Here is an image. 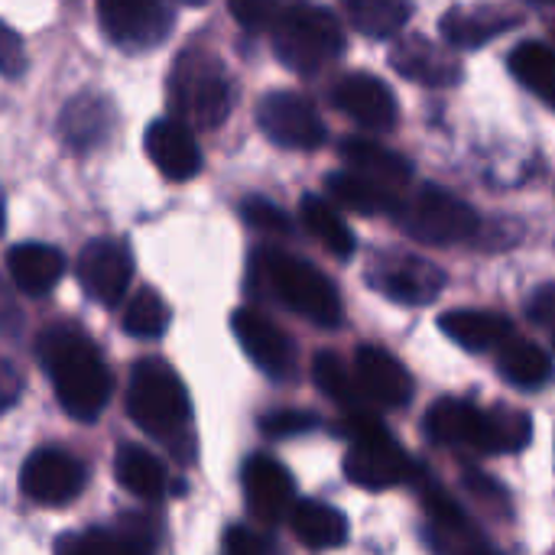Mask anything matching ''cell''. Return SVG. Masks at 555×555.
<instances>
[{
	"label": "cell",
	"instance_id": "obj_35",
	"mask_svg": "<svg viewBox=\"0 0 555 555\" xmlns=\"http://www.w3.org/2000/svg\"><path fill=\"white\" fill-rule=\"evenodd\" d=\"M289 3L293 0H228V10L247 33H267L276 26Z\"/></svg>",
	"mask_w": 555,
	"mask_h": 555
},
{
	"label": "cell",
	"instance_id": "obj_30",
	"mask_svg": "<svg viewBox=\"0 0 555 555\" xmlns=\"http://www.w3.org/2000/svg\"><path fill=\"white\" fill-rule=\"evenodd\" d=\"M351 26L371 39L400 36L413 16V0H341Z\"/></svg>",
	"mask_w": 555,
	"mask_h": 555
},
{
	"label": "cell",
	"instance_id": "obj_46",
	"mask_svg": "<svg viewBox=\"0 0 555 555\" xmlns=\"http://www.w3.org/2000/svg\"><path fill=\"white\" fill-rule=\"evenodd\" d=\"M540 3H555V0H540Z\"/></svg>",
	"mask_w": 555,
	"mask_h": 555
},
{
	"label": "cell",
	"instance_id": "obj_19",
	"mask_svg": "<svg viewBox=\"0 0 555 555\" xmlns=\"http://www.w3.org/2000/svg\"><path fill=\"white\" fill-rule=\"evenodd\" d=\"M146 156L172 182H189L202 172L198 140L179 117H163L146 127Z\"/></svg>",
	"mask_w": 555,
	"mask_h": 555
},
{
	"label": "cell",
	"instance_id": "obj_40",
	"mask_svg": "<svg viewBox=\"0 0 555 555\" xmlns=\"http://www.w3.org/2000/svg\"><path fill=\"white\" fill-rule=\"evenodd\" d=\"M221 550L228 555H267L273 553V540L247 527H231L221 540Z\"/></svg>",
	"mask_w": 555,
	"mask_h": 555
},
{
	"label": "cell",
	"instance_id": "obj_25",
	"mask_svg": "<svg viewBox=\"0 0 555 555\" xmlns=\"http://www.w3.org/2000/svg\"><path fill=\"white\" fill-rule=\"evenodd\" d=\"M328 192L338 205L358 211V215H397L400 202H403V192L387 185V182H377L364 172H335L328 176Z\"/></svg>",
	"mask_w": 555,
	"mask_h": 555
},
{
	"label": "cell",
	"instance_id": "obj_21",
	"mask_svg": "<svg viewBox=\"0 0 555 555\" xmlns=\"http://www.w3.org/2000/svg\"><path fill=\"white\" fill-rule=\"evenodd\" d=\"M111 130H114V104L94 91L75 94L59 117V137L72 153H91L104 146Z\"/></svg>",
	"mask_w": 555,
	"mask_h": 555
},
{
	"label": "cell",
	"instance_id": "obj_14",
	"mask_svg": "<svg viewBox=\"0 0 555 555\" xmlns=\"http://www.w3.org/2000/svg\"><path fill=\"white\" fill-rule=\"evenodd\" d=\"M231 332L244 354L273 380H286L296 371V345L293 338L263 312L257 309H237L231 315Z\"/></svg>",
	"mask_w": 555,
	"mask_h": 555
},
{
	"label": "cell",
	"instance_id": "obj_23",
	"mask_svg": "<svg viewBox=\"0 0 555 555\" xmlns=\"http://www.w3.org/2000/svg\"><path fill=\"white\" fill-rule=\"evenodd\" d=\"M439 328L465 351H491L514 335V322L491 309H452L439 319Z\"/></svg>",
	"mask_w": 555,
	"mask_h": 555
},
{
	"label": "cell",
	"instance_id": "obj_12",
	"mask_svg": "<svg viewBox=\"0 0 555 555\" xmlns=\"http://www.w3.org/2000/svg\"><path fill=\"white\" fill-rule=\"evenodd\" d=\"M75 273L98 306H117L133 283V254L117 237H94L78 254Z\"/></svg>",
	"mask_w": 555,
	"mask_h": 555
},
{
	"label": "cell",
	"instance_id": "obj_1",
	"mask_svg": "<svg viewBox=\"0 0 555 555\" xmlns=\"http://www.w3.org/2000/svg\"><path fill=\"white\" fill-rule=\"evenodd\" d=\"M39 364L46 367L55 400L78 423H94L114 393V377L94 341L75 325H49L36 338Z\"/></svg>",
	"mask_w": 555,
	"mask_h": 555
},
{
	"label": "cell",
	"instance_id": "obj_44",
	"mask_svg": "<svg viewBox=\"0 0 555 555\" xmlns=\"http://www.w3.org/2000/svg\"><path fill=\"white\" fill-rule=\"evenodd\" d=\"M7 228V202H3V189H0V234Z\"/></svg>",
	"mask_w": 555,
	"mask_h": 555
},
{
	"label": "cell",
	"instance_id": "obj_28",
	"mask_svg": "<svg viewBox=\"0 0 555 555\" xmlns=\"http://www.w3.org/2000/svg\"><path fill=\"white\" fill-rule=\"evenodd\" d=\"M498 367L520 390H540V387H546L553 380V361H550V354L540 345H533V341H527L520 335H511L501 345Z\"/></svg>",
	"mask_w": 555,
	"mask_h": 555
},
{
	"label": "cell",
	"instance_id": "obj_18",
	"mask_svg": "<svg viewBox=\"0 0 555 555\" xmlns=\"http://www.w3.org/2000/svg\"><path fill=\"white\" fill-rule=\"evenodd\" d=\"M524 26V13L511 10L504 3H472V7H452L439 20V33L455 49H478L494 42L498 36Z\"/></svg>",
	"mask_w": 555,
	"mask_h": 555
},
{
	"label": "cell",
	"instance_id": "obj_3",
	"mask_svg": "<svg viewBox=\"0 0 555 555\" xmlns=\"http://www.w3.org/2000/svg\"><path fill=\"white\" fill-rule=\"evenodd\" d=\"M338 436L351 442V452L345 455V475L351 485L364 491L413 485L420 465L406 455V449L390 436V429L371 410L348 413L338 423Z\"/></svg>",
	"mask_w": 555,
	"mask_h": 555
},
{
	"label": "cell",
	"instance_id": "obj_33",
	"mask_svg": "<svg viewBox=\"0 0 555 555\" xmlns=\"http://www.w3.org/2000/svg\"><path fill=\"white\" fill-rule=\"evenodd\" d=\"M169 328V306L163 302V296L156 289H140L124 312V332L143 341H156L163 338Z\"/></svg>",
	"mask_w": 555,
	"mask_h": 555
},
{
	"label": "cell",
	"instance_id": "obj_15",
	"mask_svg": "<svg viewBox=\"0 0 555 555\" xmlns=\"http://www.w3.org/2000/svg\"><path fill=\"white\" fill-rule=\"evenodd\" d=\"M241 478H244L247 507H250L257 524L276 527L280 520L289 517V511L296 504V485H293V475L276 459L250 455Z\"/></svg>",
	"mask_w": 555,
	"mask_h": 555
},
{
	"label": "cell",
	"instance_id": "obj_6",
	"mask_svg": "<svg viewBox=\"0 0 555 555\" xmlns=\"http://www.w3.org/2000/svg\"><path fill=\"white\" fill-rule=\"evenodd\" d=\"M127 416L133 420V426H140L143 433L163 442H176V436L189 429L192 423L189 390L166 361L143 358L133 364L127 384Z\"/></svg>",
	"mask_w": 555,
	"mask_h": 555
},
{
	"label": "cell",
	"instance_id": "obj_39",
	"mask_svg": "<svg viewBox=\"0 0 555 555\" xmlns=\"http://www.w3.org/2000/svg\"><path fill=\"white\" fill-rule=\"evenodd\" d=\"M23 72H26V46H23V36L0 20V75L10 78V81H16V78H23Z\"/></svg>",
	"mask_w": 555,
	"mask_h": 555
},
{
	"label": "cell",
	"instance_id": "obj_31",
	"mask_svg": "<svg viewBox=\"0 0 555 555\" xmlns=\"http://www.w3.org/2000/svg\"><path fill=\"white\" fill-rule=\"evenodd\" d=\"M507 65H511V75L524 88H530L543 104H550L555 111V52L550 46H543V42H520L511 52Z\"/></svg>",
	"mask_w": 555,
	"mask_h": 555
},
{
	"label": "cell",
	"instance_id": "obj_7",
	"mask_svg": "<svg viewBox=\"0 0 555 555\" xmlns=\"http://www.w3.org/2000/svg\"><path fill=\"white\" fill-rule=\"evenodd\" d=\"M270 33L276 59L299 75H315L345 52L338 16L309 0H293Z\"/></svg>",
	"mask_w": 555,
	"mask_h": 555
},
{
	"label": "cell",
	"instance_id": "obj_41",
	"mask_svg": "<svg viewBox=\"0 0 555 555\" xmlns=\"http://www.w3.org/2000/svg\"><path fill=\"white\" fill-rule=\"evenodd\" d=\"M527 315H530V322H537L543 328H555V283H543L533 289V296L527 302Z\"/></svg>",
	"mask_w": 555,
	"mask_h": 555
},
{
	"label": "cell",
	"instance_id": "obj_32",
	"mask_svg": "<svg viewBox=\"0 0 555 555\" xmlns=\"http://www.w3.org/2000/svg\"><path fill=\"white\" fill-rule=\"evenodd\" d=\"M312 374H315V387H319L325 397H332L338 406H345L348 413L367 410L371 400L364 397V390H361V384H358V374H348V367H345V361H341L338 354H332V351L315 354Z\"/></svg>",
	"mask_w": 555,
	"mask_h": 555
},
{
	"label": "cell",
	"instance_id": "obj_4",
	"mask_svg": "<svg viewBox=\"0 0 555 555\" xmlns=\"http://www.w3.org/2000/svg\"><path fill=\"white\" fill-rule=\"evenodd\" d=\"M250 267L254 276H260L289 312L302 315L319 328H335L341 322V299L335 283L309 260L283 250H257Z\"/></svg>",
	"mask_w": 555,
	"mask_h": 555
},
{
	"label": "cell",
	"instance_id": "obj_27",
	"mask_svg": "<svg viewBox=\"0 0 555 555\" xmlns=\"http://www.w3.org/2000/svg\"><path fill=\"white\" fill-rule=\"evenodd\" d=\"M341 159L348 163V169L354 172H364L377 182H387L393 189H403L413 176V166L406 156L380 146L377 140H361V137H351L341 143Z\"/></svg>",
	"mask_w": 555,
	"mask_h": 555
},
{
	"label": "cell",
	"instance_id": "obj_10",
	"mask_svg": "<svg viewBox=\"0 0 555 555\" xmlns=\"http://www.w3.org/2000/svg\"><path fill=\"white\" fill-rule=\"evenodd\" d=\"M98 20L114 46L146 52L166 42L176 16L166 0H98Z\"/></svg>",
	"mask_w": 555,
	"mask_h": 555
},
{
	"label": "cell",
	"instance_id": "obj_22",
	"mask_svg": "<svg viewBox=\"0 0 555 555\" xmlns=\"http://www.w3.org/2000/svg\"><path fill=\"white\" fill-rule=\"evenodd\" d=\"M7 273L23 296H49L65 276V254L52 244L26 241L7 250Z\"/></svg>",
	"mask_w": 555,
	"mask_h": 555
},
{
	"label": "cell",
	"instance_id": "obj_29",
	"mask_svg": "<svg viewBox=\"0 0 555 555\" xmlns=\"http://www.w3.org/2000/svg\"><path fill=\"white\" fill-rule=\"evenodd\" d=\"M299 218L309 228V234L315 241H322V247L332 257H338V260H351L354 257V247H358L354 231L345 224V218L322 195H306L302 208H299Z\"/></svg>",
	"mask_w": 555,
	"mask_h": 555
},
{
	"label": "cell",
	"instance_id": "obj_9",
	"mask_svg": "<svg viewBox=\"0 0 555 555\" xmlns=\"http://www.w3.org/2000/svg\"><path fill=\"white\" fill-rule=\"evenodd\" d=\"M367 286L400 306H429L446 289V273L403 250H380L367 263Z\"/></svg>",
	"mask_w": 555,
	"mask_h": 555
},
{
	"label": "cell",
	"instance_id": "obj_13",
	"mask_svg": "<svg viewBox=\"0 0 555 555\" xmlns=\"http://www.w3.org/2000/svg\"><path fill=\"white\" fill-rule=\"evenodd\" d=\"M88 472L65 449H36L20 468V488L42 507H62L85 491Z\"/></svg>",
	"mask_w": 555,
	"mask_h": 555
},
{
	"label": "cell",
	"instance_id": "obj_20",
	"mask_svg": "<svg viewBox=\"0 0 555 555\" xmlns=\"http://www.w3.org/2000/svg\"><path fill=\"white\" fill-rule=\"evenodd\" d=\"M354 374L358 384L364 390V397L374 406H387V410H403L413 400V377L410 371L384 348L364 345L354 358Z\"/></svg>",
	"mask_w": 555,
	"mask_h": 555
},
{
	"label": "cell",
	"instance_id": "obj_45",
	"mask_svg": "<svg viewBox=\"0 0 555 555\" xmlns=\"http://www.w3.org/2000/svg\"><path fill=\"white\" fill-rule=\"evenodd\" d=\"M182 3H189V7H202V3H208V0H182Z\"/></svg>",
	"mask_w": 555,
	"mask_h": 555
},
{
	"label": "cell",
	"instance_id": "obj_43",
	"mask_svg": "<svg viewBox=\"0 0 555 555\" xmlns=\"http://www.w3.org/2000/svg\"><path fill=\"white\" fill-rule=\"evenodd\" d=\"M20 325H23V312H20V306H16V299H13L10 286L0 280V332L16 335Z\"/></svg>",
	"mask_w": 555,
	"mask_h": 555
},
{
	"label": "cell",
	"instance_id": "obj_37",
	"mask_svg": "<svg viewBox=\"0 0 555 555\" xmlns=\"http://www.w3.org/2000/svg\"><path fill=\"white\" fill-rule=\"evenodd\" d=\"M319 426V416L315 413H306V410H276V413H267L260 416V433L270 436V439H289V436H306Z\"/></svg>",
	"mask_w": 555,
	"mask_h": 555
},
{
	"label": "cell",
	"instance_id": "obj_26",
	"mask_svg": "<svg viewBox=\"0 0 555 555\" xmlns=\"http://www.w3.org/2000/svg\"><path fill=\"white\" fill-rule=\"evenodd\" d=\"M114 478L124 491H130L133 498L146 501V504H159L169 494V475L166 465L140 449V446H120L114 455Z\"/></svg>",
	"mask_w": 555,
	"mask_h": 555
},
{
	"label": "cell",
	"instance_id": "obj_11",
	"mask_svg": "<svg viewBox=\"0 0 555 555\" xmlns=\"http://www.w3.org/2000/svg\"><path fill=\"white\" fill-rule=\"evenodd\" d=\"M257 124L283 150H319L325 143V124L315 104L296 91H270L257 104Z\"/></svg>",
	"mask_w": 555,
	"mask_h": 555
},
{
	"label": "cell",
	"instance_id": "obj_36",
	"mask_svg": "<svg viewBox=\"0 0 555 555\" xmlns=\"http://www.w3.org/2000/svg\"><path fill=\"white\" fill-rule=\"evenodd\" d=\"M55 550L62 553H81V555H130V543L117 533V530H88L81 537H65L55 543Z\"/></svg>",
	"mask_w": 555,
	"mask_h": 555
},
{
	"label": "cell",
	"instance_id": "obj_8",
	"mask_svg": "<svg viewBox=\"0 0 555 555\" xmlns=\"http://www.w3.org/2000/svg\"><path fill=\"white\" fill-rule=\"evenodd\" d=\"M397 221L413 241L433 247L475 241L485 228L481 215L468 202L439 185H423L413 198H403L397 208Z\"/></svg>",
	"mask_w": 555,
	"mask_h": 555
},
{
	"label": "cell",
	"instance_id": "obj_42",
	"mask_svg": "<svg viewBox=\"0 0 555 555\" xmlns=\"http://www.w3.org/2000/svg\"><path fill=\"white\" fill-rule=\"evenodd\" d=\"M20 393H23V377H20V371H16L7 358H0V413H7V410L20 400Z\"/></svg>",
	"mask_w": 555,
	"mask_h": 555
},
{
	"label": "cell",
	"instance_id": "obj_5",
	"mask_svg": "<svg viewBox=\"0 0 555 555\" xmlns=\"http://www.w3.org/2000/svg\"><path fill=\"white\" fill-rule=\"evenodd\" d=\"M169 107L179 120L198 130L221 127L234 107V81L221 59L202 49L182 52L169 75Z\"/></svg>",
	"mask_w": 555,
	"mask_h": 555
},
{
	"label": "cell",
	"instance_id": "obj_17",
	"mask_svg": "<svg viewBox=\"0 0 555 555\" xmlns=\"http://www.w3.org/2000/svg\"><path fill=\"white\" fill-rule=\"evenodd\" d=\"M390 65L406 81H416L426 88H455L465 78L459 55L426 36H403L390 49Z\"/></svg>",
	"mask_w": 555,
	"mask_h": 555
},
{
	"label": "cell",
	"instance_id": "obj_38",
	"mask_svg": "<svg viewBox=\"0 0 555 555\" xmlns=\"http://www.w3.org/2000/svg\"><path fill=\"white\" fill-rule=\"evenodd\" d=\"M117 533L130 543L133 553H150L159 546V524H153V517L143 514H124L117 520Z\"/></svg>",
	"mask_w": 555,
	"mask_h": 555
},
{
	"label": "cell",
	"instance_id": "obj_16",
	"mask_svg": "<svg viewBox=\"0 0 555 555\" xmlns=\"http://www.w3.org/2000/svg\"><path fill=\"white\" fill-rule=\"evenodd\" d=\"M332 101L341 114L358 120L371 133H390L397 127V98L387 88V81L367 75V72H351L338 78Z\"/></svg>",
	"mask_w": 555,
	"mask_h": 555
},
{
	"label": "cell",
	"instance_id": "obj_24",
	"mask_svg": "<svg viewBox=\"0 0 555 555\" xmlns=\"http://www.w3.org/2000/svg\"><path fill=\"white\" fill-rule=\"evenodd\" d=\"M289 530L293 537L306 546V550H338L348 543V517L341 511H335L332 504H319V501H299L289 511Z\"/></svg>",
	"mask_w": 555,
	"mask_h": 555
},
{
	"label": "cell",
	"instance_id": "obj_34",
	"mask_svg": "<svg viewBox=\"0 0 555 555\" xmlns=\"http://www.w3.org/2000/svg\"><path fill=\"white\" fill-rule=\"evenodd\" d=\"M241 215H244V221H247L254 231H260V234H273V237L293 234V218H289L276 202H270V198H260V195L244 198Z\"/></svg>",
	"mask_w": 555,
	"mask_h": 555
},
{
	"label": "cell",
	"instance_id": "obj_2",
	"mask_svg": "<svg viewBox=\"0 0 555 555\" xmlns=\"http://www.w3.org/2000/svg\"><path fill=\"white\" fill-rule=\"evenodd\" d=\"M426 436L436 446L472 449L481 455H514L533 439V420L507 406H475L465 400H439L426 413Z\"/></svg>",
	"mask_w": 555,
	"mask_h": 555
}]
</instances>
